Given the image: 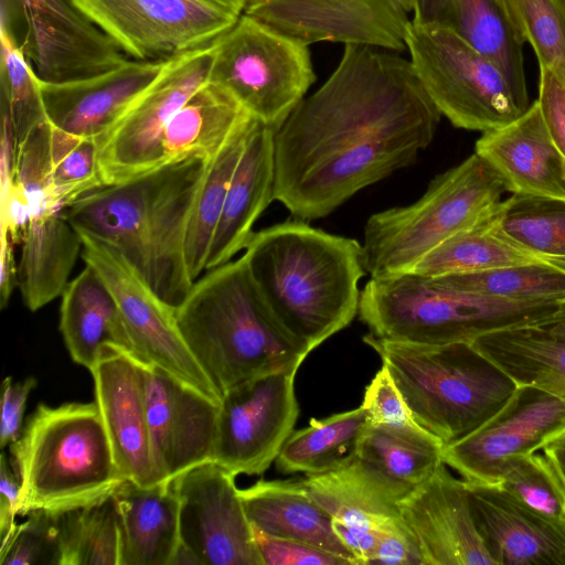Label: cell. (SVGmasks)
Returning <instances> with one entry per match:
<instances>
[{"label": "cell", "mask_w": 565, "mask_h": 565, "mask_svg": "<svg viewBox=\"0 0 565 565\" xmlns=\"http://www.w3.org/2000/svg\"><path fill=\"white\" fill-rule=\"evenodd\" d=\"M136 60L170 58L226 33L246 0H74Z\"/></svg>", "instance_id": "cell-13"}, {"label": "cell", "mask_w": 565, "mask_h": 565, "mask_svg": "<svg viewBox=\"0 0 565 565\" xmlns=\"http://www.w3.org/2000/svg\"><path fill=\"white\" fill-rule=\"evenodd\" d=\"M505 192L501 177L475 152L436 175L414 203L367 218L362 243L366 273L412 271L439 244L490 215Z\"/></svg>", "instance_id": "cell-8"}, {"label": "cell", "mask_w": 565, "mask_h": 565, "mask_svg": "<svg viewBox=\"0 0 565 565\" xmlns=\"http://www.w3.org/2000/svg\"><path fill=\"white\" fill-rule=\"evenodd\" d=\"M363 341L388 369L415 420L444 445L483 425L516 388L472 343L423 344L371 333Z\"/></svg>", "instance_id": "cell-7"}, {"label": "cell", "mask_w": 565, "mask_h": 565, "mask_svg": "<svg viewBox=\"0 0 565 565\" xmlns=\"http://www.w3.org/2000/svg\"><path fill=\"white\" fill-rule=\"evenodd\" d=\"M364 407L337 413L292 431L281 448L276 467L282 473L322 475L352 462L369 428Z\"/></svg>", "instance_id": "cell-34"}, {"label": "cell", "mask_w": 565, "mask_h": 565, "mask_svg": "<svg viewBox=\"0 0 565 565\" xmlns=\"http://www.w3.org/2000/svg\"><path fill=\"white\" fill-rule=\"evenodd\" d=\"M414 0H246L243 14L308 44L406 49Z\"/></svg>", "instance_id": "cell-17"}, {"label": "cell", "mask_w": 565, "mask_h": 565, "mask_svg": "<svg viewBox=\"0 0 565 565\" xmlns=\"http://www.w3.org/2000/svg\"><path fill=\"white\" fill-rule=\"evenodd\" d=\"M143 372L151 462L157 482L171 483L212 461L220 403L159 367Z\"/></svg>", "instance_id": "cell-20"}, {"label": "cell", "mask_w": 565, "mask_h": 565, "mask_svg": "<svg viewBox=\"0 0 565 565\" xmlns=\"http://www.w3.org/2000/svg\"><path fill=\"white\" fill-rule=\"evenodd\" d=\"M494 222L513 244L565 270V200L512 194L495 209Z\"/></svg>", "instance_id": "cell-36"}, {"label": "cell", "mask_w": 565, "mask_h": 565, "mask_svg": "<svg viewBox=\"0 0 565 565\" xmlns=\"http://www.w3.org/2000/svg\"><path fill=\"white\" fill-rule=\"evenodd\" d=\"M14 244L8 235H0V307L6 308L17 287L18 262Z\"/></svg>", "instance_id": "cell-51"}, {"label": "cell", "mask_w": 565, "mask_h": 565, "mask_svg": "<svg viewBox=\"0 0 565 565\" xmlns=\"http://www.w3.org/2000/svg\"><path fill=\"white\" fill-rule=\"evenodd\" d=\"M441 450L369 426L358 458L387 481L411 492L444 462Z\"/></svg>", "instance_id": "cell-40"}, {"label": "cell", "mask_w": 565, "mask_h": 565, "mask_svg": "<svg viewBox=\"0 0 565 565\" xmlns=\"http://www.w3.org/2000/svg\"><path fill=\"white\" fill-rule=\"evenodd\" d=\"M214 43L209 82L275 130L316 79L306 43L249 15L242 14Z\"/></svg>", "instance_id": "cell-10"}, {"label": "cell", "mask_w": 565, "mask_h": 565, "mask_svg": "<svg viewBox=\"0 0 565 565\" xmlns=\"http://www.w3.org/2000/svg\"><path fill=\"white\" fill-rule=\"evenodd\" d=\"M170 565H202V563L191 550L180 542Z\"/></svg>", "instance_id": "cell-53"}, {"label": "cell", "mask_w": 565, "mask_h": 565, "mask_svg": "<svg viewBox=\"0 0 565 565\" xmlns=\"http://www.w3.org/2000/svg\"><path fill=\"white\" fill-rule=\"evenodd\" d=\"M239 497L253 527L303 542L356 565L335 534L331 515L309 495L302 480H259L239 489Z\"/></svg>", "instance_id": "cell-29"}, {"label": "cell", "mask_w": 565, "mask_h": 565, "mask_svg": "<svg viewBox=\"0 0 565 565\" xmlns=\"http://www.w3.org/2000/svg\"><path fill=\"white\" fill-rule=\"evenodd\" d=\"M264 565H350L332 553L303 542L268 535L253 527Z\"/></svg>", "instance_id": "cell-47"}, {"label": "cell", "mask_w": 565, "mask_h": 565, "mask_svg": "<svg viewBox=\"0 0 565 565\" xmlns=\"http://www.w3.org/2000/svg\"><path fill=\"white\" fill-rule=\"evenodd\" d=\"M467 291L523 302H564L565 270L535 263L437 277Z\"/></svg>", "instance_id": "cell-39"}, {"label": "cell", "mask_w": 565, "mask_h": 565, "mask_svg": "<svg viewBox=\"0 0 565 565\" xmlns=\"http://www.w3.org/2000/svg\"><path fill=\"white\" fill-rule=\"evenodd\" d=\"M214 51L213 41L173 56L102 140L99 164L106 185L134 180L163 164L166 129L188 99L209 82Z\"/></svg>", "instance_id": "cell-15"}, {"label": "cell", "mask_w": 565, "mask_h": 565, "mask_svg": "<svg viewBox=\"0 0 565 565\" xmlns=\"http://www.w3.org/2000/svg\"><path fill=\"white\" fill-rule=\"evenodd\" d=\"M36 386V379L26 377L13 383L7 376L2 383L0 446L3 449L15 443L23 430V416L30 393Z\"/></svg>", "instance_id": "cell-49"}, {"label": "cell", "mask_w": 565, "mask_h": 565, "mask_svg": "<svg viewBox=\"0 0 565 565\" xmlns=\"http://www.w3.org/2000/svg\"><path fill=\"white\" fill-rule=\"evenodd\" d=\"M119 520V565H170L180 544L179 500L171 483L125 480L113 493Z\"/></svg>", "instance_id": "cell-30"}, {"label": "cell", "mask_w": 565, "mask_h": 565, "mask_svg": "<svg viewBox=\"0 0 565 565\" xmlns=\"http://www.w3.org/2000/svg\"><path fill=\"white\" fill-rule=\"evenodd\" d=\"M467 484L477 527L495 565H565V522L526 508L498 486Z\"/></svg>", "instance_id": "cell-24"}, {"label": "cell", "mask_w": 565, "mask_h": 565, "mask_svg": "<svg viewBox=\"0 0 565 565\" xmlns=\"http://www.w3.org/2000/svg\"><path fill=\"white\" fill-rule=\"evenodd\" d=\"M253 117L212 159L190 217L185 260L193 282L205 271L210 247L223 211L234 170L243 152Z\"/></svg>", "instance_id": "cell-37"}, {"label": "cell", "mask_w": 565, "mask_h": 565, "mask_svg": "<svg viewBox=\"0 0 565 565\" xmlns=\"http://www.w3.org/2000/svg\"><path fill=\"white\" fill-rule=\"evenodd\" d=\"M565 430V399L533 386H516L483 425L444 445V463L468 482L498 484L505 462L535 452Z\"/></svg>", "instance_id": "cell-19"}, {"label": "cell", "mask_w": 565, "mask_h": 565, "mask_svg": "<svg viewBox=\"0 0 565 565\" xmlns=\"http://www.w3.org/2000/svg\"><path fill=\"white\" fill-rule=\"evenodd\" d=\"M175 318L220 396L255 376L298 371L309 354L274 317L243 255L199 277Z\"/></svg>", "instance_id": "cell-4"}, {"label": "cell", "mask_w": 565, "mask_h": 565, "mask_svg": "<svg viewBox=\"0 0 565 565\" xmlns=\"http://www.w3.org/2000/svg\"><path fill=\"white\" fill-rule=\"evenodd\" d=\"M542 449L565 487V430L550 439Z\"/></svg>", "instance_id": "cell-52"}, {"label": "cell", "mask_w": 565, "mask_h": 565, "mask_svg": "<svg viewBox=\"0 0 565 565\" xmlns=\"http://www.w3.org/2000/svg\"><path fill=\"white\" fill-rule=\"evenodd\" d=\"M250 118L230 93L207 82L170 120L162 141L163 164L191 156L211 161Z\"/></svg>", "instance_id": "cell-33"}, {"label": "cell", "mask_w": 565, "mask_h": 565, "mask_svg": "<svg viewBox=\"0 0 565 565\" xmlns=\"http://www.w3.org/2000/svg\"><path fill=\"white\" fill-rule=\"evenodd\" d=\"M20 481L11 463L4 454L0 460V539L1 544L6 543L18 523L20 503Z\"/></svg>", "instance_id": "cell-50"}, {"label": "cell", "mask_w": 565, "mask_h": 565, "mask_svg": "<svg viewBox=\"0 0 565 565\" xmlns=\"http://www.w3.org/2000/svg\"><path fill=\"white\" fill-rule=\"evenodd\" d=\"M441 114L411 61L345 44L329 78L275 130L274 200L305 222L415 162Z\"/></svg>", "instance_id": "cell-1"}, {"label": "cell", "mask_w": 565, "mask_h": 565, "mask_svg": "<svg viewBox=\"0 0 565 565\" xmlns=\"http://www.w3.org/2000/svg\"><path fill=\"white\" fill-rule=\"evenodd\" d=\"M51 179L55 193L66 207L79 198L106 186L98 143L51 125Z\"/></svg>", "instance_id": "cell-42"}, {"label": "cell", "mask_w": 565, "mask_h": 565, "mask_svg": "<svg viewBox=\"0 0 565 565\" xmlns=\"http://www.w3.org/2000/svg\"><path fill=\"white\" fill-rule=\"evenodd\" d=\"M211 161L194 156L169 161L134 180L90 192L64 213L78 233L118 249L153 291L177 309L193 285L185 239Z\"/></svg>", "instance_id": "cell-2"}, {"label": "cell", "mask_w": 565, "mask_h": 565, "mask_svg": "<svg viewBox=\"0 0 565 565\" xmlns=\"http://www.w3.org/2000/svg\"><path fill=\"white\" fill-rule=\"evenodd\" d=\"M0 26L42 82L90 77L127 60L74 0H1Z\"/></svg>", "instance_id": "cell-12"}, {"label": "cell", "mask_w": 565, "mask_h": 565, "mask_svg": "<svg viewBox=\"0 0 565 565\" xmlns=\"http://www.w3.org/2000/svg\"><path fill=\"white\" fill-rule=\"evenodd\" d=\"M412 21L456 32L490 58L504 74L518 98L530 106L523 43L495 0H414Z\"/></svg>", "instance_id": "cell-28"}, {"label": "cell", "mask_w": 565, "mask_h": 565, "mask_svg": "<svg viewBox=\"0 0 565 565\" xmlns=\"http://www.w3.org/2000/svg\"><path fill=\"white\" fill-rule=\"evenodd\" d=\"M406 49L427 95L455 127L488 131L524 114L502 71L456 32L411 21Z\"/></svg>", "instance_id": "cell-9"}, {"label": "cell", "mask_w": 565, "mask_h": 565, "mask_svg": "<svg viewBox=\"0 0 565 565\" xmlns=\"http://www.w3.org/2000/svg\"><path fill=\"white\" fill-rule=\"evenodd\" d=\"M472 345L516 386H533L565 399V319L507 328Z\"/></svg>", "instance_id": "cell-31"}, {"label": "cell", "mask_w": 565, "mask_h": 565, "mask_svg": "<svg viewBox=\"0 0 565 565\" xmlns=\"http://www.w3.org/2000/svg\"><path fill=\"white\" fill-rule=\"evenodd\" d=\"M540 67V110L552 140L565 159V85L546 66Z\"/></svg>", "instance_id": "cell-48"}, {"label": "cell", "mask_w": 565, "mask_h": 565, "mask_svg": "<svg viewBox=\"0 0 565 565\" xmlns=\"http://www.w3.org/2000/svg\"><path fill=\"white\" fill-rule=\"evenodd\" d=\"M495 486L526 508L565 522V487L544 454L533 452L508 460Z\"/></svg>", "instance_id": "cell-44"}, {"label": "cell", "mask_w": 565, "mask_h": 565, "mask_svg": "<svg viewBox=\"0 0 565 565\" xmlns=\"http://www.w3.org/2000/svg\"><path fill=\"white\" fill-rule=\"evenodd\" d=\"M79 234L81 256L85 265L98 273L117 301L136 359L220 403V394L179 330L175 309L153 291L118 249L92 235Z\"/></svg>", "instance_id": "cell-14"}, {"label": "cell", "mask_w": 565, "mask_h": 565, "mask_svg": "<svg viewBox=\"0 0 565 565\" xmlns=\"http://www.w3.org/2000/svg\"><path fill=\"white\" fill-rule=\"evenodd\" d=\"M519 40L527 42L539 66L565 85V0H495Z\"/></svg>", "instance_id": "cell-41"}, {"label": "cell", "mask_w": 565, "mask_h": 565, "mask_svg": "<svg viewBox=\"0 0 565 565\" xmlns=\"http://www.w3.org/2000/svg\"><path fill=\"white\" fill-rule=\"evenodd\" d=\"M20 481L19 515L83 508L125 481L95 402L39 404L9 446Z\"/></svg>", "instance_id": "cell-5"}, {"label": "cell", "mask_w": 565, "mask_h": 565, "mask_svg": "<svg viewBox=\"0 0 565 565\" xmlns=\"http://www.w3.org/2000/svg\"><path fill=\"white\" fill-rule=\"evenodd\" d=\"M233 473L207 461L178 477L180 542L202 565H264Z\"/></svg>", "instance_id": "cell-18"}, {"label": "cell", "mask_w": 565, "mask_h": 565, "mask_svg": "<svg viewBox=\"0 0 565 565\" xmlns=\"http://www.w3.org/2000/svg\"><path fill=\"white\" fill-rule=\"evenodd\" d=\"M361 405L366 412L371 427L381 428L422 445L444 447L436 436L415 420L386 365L382 364L366 386Z\"/></svg>", "instance_id": "cell-45"}, {"label": "cell", "mask_w": 565, "mask_h": 565, "mask_svg": "<svg viewBox=\"0 0 565 565\" xmlns=\"http://www.w3.org/2000/svg\"><path fill=\"white\" fill-rule=\"evenodd\" d=\"M57 515L33 511L17 525L11 537L0 545L1 565L56 564Z\"/></svg>", "instance_id": "cell-46"}, {"label": "cell", "mask_w": 565, "mask_h": 565, "mask_svg": "<svg viewBox=\"0 0 565 565\" xmlns=\"http://www.w3.org/2000/svg\"><path fill=\"white\" fill-rule=\"evenodd\" d=\"M1 39V110L13 126L17 146L39 125L46 121L40 79L8 34Z\"/></svg>", "instance_id": "cell-43"}, {"label": "cell", "mask_w": 565, "mask_h": 565, "mask_svg": "<svg viewBox=\"0 0 565 565\" xmlns=\"http://www.w3.org/2000/svg\"><path fill=\"white\" fill-rule=\"evenodd\" d=\"M494 211L439 244L424 256L412 271L429 277H441L544 263L513 244L499 231L494 222Z\"/></svg>", "instance_id": "cell-35"}, {"label": "cell", "mask_w": 565, "mask_h": 565, "mask_svg": "<svg viewBox=\"0 0 565 565\" xmlns=\"http://www.w3.org/2000/svg\"><path fill=\"white\" fill-rule=\"evenodd\" d=\"M95 403L114 459L125 478L140 487L157 484L151 462L143 364L113 348L90 371Z\"/></svg>", "instance_id": "cell-23"}, {"label": "cell", "mask_w": 565, "mask_h": 565, "mask_svg": "<svg viewBox=\"0 0 565 565\" xmlns=\"http://www.w3.org/2000/svg\"><path fill=\"white\" fill-rule=\"evenodd\" d=\"M296 374L255 376L221 396L212 461L234 476L262 475L276 461L299 415Z\"/></svg>", "instance_id": "cell-16"}, {"label": "cell", "mask_w": 565, "mask_h": 565, "mask_svg": "<svg viewBox=\"0 0 565 565\" xmlns=\"http://www.w3.org/2000/svg\"><path fill=\"white\" fill-rule=\"evenodd\" d=\"M171 58L126 60L110 71L82 79L40 81L46 118L53 127L93 139L99 147Z\"/></svg>", "instance_id": "cell-22"}, {"label": "cell", "mask_w": 565, "mask_h": 565, "mask_svg": "<svg viewBox=\"0 0 565 565\" xmlns=\"http://www.w3.org/2000/svg\"><path fill=\"white\" fill-rule=\"evenodd\" d=\"M274 184L275 129L254 118L227 189L205 271L246 248L256 220L274 200Z\"/></svg>", "instance_id": "cell-26"}, {"label": "cell", "mask_w": 565, "mask_h": 565, "mask_svg": "<svg viewBox=\"0 0 565 565\" xmlns=\"http://www.w3.org/2000/svg\"><path fill=\"white\" fill-rule=\"evenodd\" d=\"M50 137L51 124L46 120L17 147V177L28 199L17 287L31 311L61 297L82 253L81 234L67 220L52 183Z\"/></svg>", "instance_id": "cell-11"}, {"label": "cell", "mask_w": 565, "mask_h": 565, "mask_svg": "<svg viewBox=\"0 0 565 565\" xmlns=\"http://www.w3.org/2000/svg\"><path fill=\"white\" fill-rule=\"evenodd\" d=\"M56 565H119L120 533L114 495L57 515Z\"/></svg>", "instance_id": "cell-38"}, {"label": "cell", "mask_w": 565, "mask_h": 565, "mask_svg": "<svg viewBox=\"0 0 565 565\" xmlns=\"http://www.w3.org/2000/svg\"><path fill=\"white\" fill-rule=\"evenodd\" d=\"M61 298L60 331L75 363L90 372L107 348L136 358L117 301L93 267L85 265Z\"/></svg>", "instance_id": "cell-27"}, {"label": "cell", "mask_w": 565, "mask_h": 565, "mask_svg": "<svg viewBox=\"0 0 565 565\" xmlns=\"http://www.w3.org/2000/svg\"><path fill=\"white\" fill-rule=\"evenodd\" d=\"M475 152L512 194L565 200V159L550 136L536 99L515 120L482 132Z\"/></svg>", "instance_id": "cell-25"}, {"label": "cell", "mask_w": 565, "mask_h": 565, "mask_svg": "<svg viewBox=\"0 0 565 565\" xmlns=\"http://www.w3.org/2000/svg\"><path fill=\"white\" fill-rule=\"evenodd\" d=\"M243 257L284 330L307 352L347 328L366 274L362 244L295 220L255 232Z\"/></svg>", "instance_id": "cell-3"}, {"label": "cell", "mask_w": 565, "mask_h": 565, "mask_svg": "<svg viewBox=\"0 0 565 565\" xmlns=\"http://www.w3.org/2000/svg\"><path fill=\"white\" fill-rule=\"evenodd\" d=\"M563 302H523L461 290L414 271L370 277L359 318L382 339L423 344L472 343L507 328L556 319Z\"/></svg>", "instance_id": "cell-6"}, {"label": "cell", "mask_w": 565, "mask_h": 565, "mask_svg": "<svg viewBox=\"0 0 565 565\" xmlns=\"http://www.w3.org/2000/svg\"><path fill=\"white\" fill-rule=\"evenodd\" d=\"M424 565H495L477 527L467 481L440 463L399 502Z\"/></svg>", "instance_id": "cell-21"}, {"label": "cell", "mask_w": 565, "mask_h": 565, "mask_svg": "<svg viewBox=\"0 0 565 565\" xmlns=\"http://www.w3.org/2000/svg\"><path fill=\"white\" fill-rule=\"evenodd\" d=\"M307 477L302 481L309 495L335 521L359 527L403 522L399 502L409 492L358 457L334 471Z\"/></svg>", "instance_id": "cell-32"}]
</instances>
